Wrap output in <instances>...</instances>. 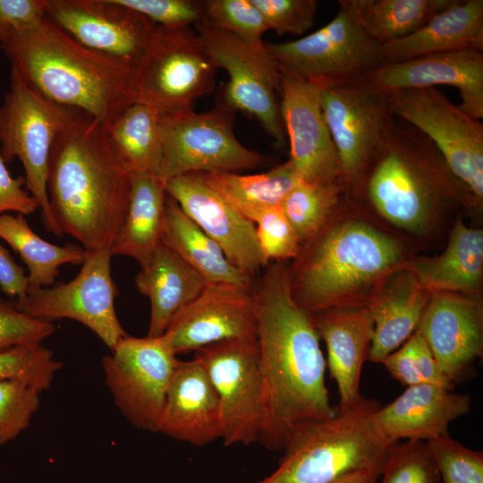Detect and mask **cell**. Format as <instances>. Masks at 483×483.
<instances>
[{"instance_id": "1", "label": "cell", "mask_w": 483, "mask_h": 483, "mask_svg": "<svg viewBox=\"0 0 483 483\" xmlns=\"http://www.w3.org/2000/svg\"><path fill=\"white\" fill-rule=\"evenodd\" d=\"M256 339L265 388V418L258 442L283 451L301 424L333 417L326 360L309 312L293 297L289 267L269 262L255 286Z\"/></svg>"}, {"instance_id": "2", "label": "cell", "mask_w": 483, "mask_h": 483, "mask_svg": "<svg viewBox=\"0 0 483 483\" xmlns=\"http://www.w3.org/2000/svg\"><path fill=\"white\" fill-rule=\"evenodd\" d=\"M47 186L63 234L87 251L110 248L126 215L131 173L114 150L106 126L76 112L52 146Z\"/></svg>"}, {"instance_id": "3", "label": "cell", "mask_w": 483, "mask_h": 483, "mask_svg": "<svg viewBox=\"0 0 483 483\" xmlns=\"http://www.w3.org/2000/svg\"><path fill=\"white\" fill-rule=\"evenodd\" d=\"M0 47L32 89L106 127L135 102L136 67L83 46L47 15Z\"/></svg>"}, {"instance_id": "4", "label": "cell", "mask_w": 483, "mask_h": 483, "mask_svg": "<svg viewBox=\"0 0 483 483\" xmlns=\"http://www.w3.org/2000/svg\"><path fill=\"white\" fill-rule=\"evenodd\" d=\"M355 187L378 214L412 232L422 231L443 203L474 197L436 145L394 116Z\"/></svg>"}, {"instance_id": "5", "label": "cell", "mask_w": 483, "mask_h": 483, "mask_svg": "<svg viewBox=\"0 0 483 483\" xmlns=\"http://www.w3.org/2000/svg\"><path fill=\"white\" fill-rule=\"evenodd\" d=\"M302 246L289 276L294 299L309 313L366 306L367 292L402 260L394 240L360 221L324 226Z\"/></svg>"}, {"instance_id": "6", "label": "cell", "mask_w": 483, "mask_h": 483, "mask_svg": "<svg viewBox=\"0 0 483 483\" xmlns=\"http://www.w3.org/2000/svg\"><path fill=\"white\" fill-rule=\"evenodd\" d=\"M380 406L362 395L329 419L301 424L287 440L277 468L254 483H332L361 470L380 476L394 445L374 420Z\"/></svg>"}, {"instance_id": "7", "label": "cell", "mask_w": 483, "mask_h": 483, "mask_svg": "<svg viewBox=\"0 0 483 483\" xmlns=\"http://www.w3.org/2000/svg\"><path fill=\"white\" fill-rule=\"evenodd\" d=\"M77 111L47 100L11 69L9 89L0 106V155L5 164L20 160L26 189L39 204L45 227L57 237L64 234L49 206V157L57 134Z\"/></svg>"}, {"instance_id": "8", "label": "cell", "mask_w": 483, "mask_h": 483, "mask_svg": "<svg viewBox=\"0 0 483 483\" xmlns=\"http://www.w3.org/2000/svg\"><path fill=\"white\" fill-rule=\"evenodd\" d=\"M234 111L217 104L209 111L192 109L160 114L162 161L158 178L165 184L192 173H237L266 162L260 153L243 146L233 131Z\"/></svg>"}, {"instance_id": "9", "label": "cell", "mask_w": 483, "mask_h": 483, "mask_svg": "<svg viewBox=\"0 0 483 483\" xmlns=\"http://www.w3.org/2000/svg\"><path fill=\"white\" fill-rule=\"evenodd\" d=\"M216 71L196 30L157 26L137 67L135 102L160 114L191 110L214 90Z\"/></svg>"}, {"instance_id": "10", "label": "cell", "mask_w": 483, "mask_h": 483, "mask_svg": "<svg viewBox=\"0 0 483 483\" xmlns=\"http://www.w3.org/2000/svg\"><path fill=\"white\" fill-rule=\"evenodd\" d=\"M195 30L217 69L229 76L221 103L257 119L275 142L284 146L286 133L278 99L281 68L265 44H248L205 22L195 25Z\"/></svg>"}, {"instance_id": "11", "label": "cell", "mask_w": 483, "mask_h": 483, "mask_svg": "<svg viewBox=\"0 0 483 483\" xmlns=\"http://www.w3.org/2000/svg\"><path fill=\"white\" fill-rule=\"evenodd\" d=\"M390 113L427 136L452 173L479 200L483 198V125L436 88L387 93Z\"/></svg>"}, {"instance_id": "12", "label": "cell", "mask_w": 483, "mask_h": 483, "mask_svg": "<svg viewBox=\"0 0 483 483\" xmlns=\"http://www.w3.org/2000/svg\"><path fill=\"white\" fill-rule=\"evenodd\" d=\"M218 396L226 446L258 442L265 388L256 338L219 341L195 351Z\"/></svg>"}, {"instance_id": "13", "label": "cell", "mask_w": 483, "mask_h": 483, "mask_svg": "<svg viewBox=\"0 0 483 483\" xmlns=\"http://www.w3.org/2000/svg\"><path fill=\"white\" fill-rule=\"evenodd\" d=\"M163 335H127L102 359L114 404L137 428L158 432L166 391L178 362Z\"/></svg>"}, {"instance_id": "14", "label": "cell", "mask_w": 483, "mask_h": 483, "mask_svg": "<svg viewBox=\"0 0 483 483\" xmlns=\"http://www.w3.org/2000/svg\"><path fill=\"white\" fill-rule=\"evenodd\" d=\"M265 47L282 68L320 86L363 79L384 62L380 45L340 4L335 17L321 29Z\"/></svg>"}, {"instance_id": "15", "label": "cell", "mask_w": 483, "mask_h": 483, "mask_svg": "<svg viewBox=\"0 0 483 483\" xmlns=\"http://www.w3.org/2000/svg\"><path fill=\"white\" fill-rule=\"evenodd\" d=\"M110 249L87 251L77 275L67 283L29 290L15 302L23 313L43 321L69 318L90 329L112 350L128 334L114 308L117 289L111 274Z\"/></svg>"}, {"instance_id": "16", "label": "cell", "mask_w": 483, "mask_h": 483, "mask_svg": "<svg viewBox=\"0 0 483 483\" xmlns=\"http://www.w3.org/2000/svg\"><path fill=\"white\" fill-rule=\"evenodd\" d=\"M321 103L346 191L356 186L393 117L388 95L360 79L322 85Z\"/></svg>"}, {"instance_id": "17", "label": "cell", "mask_w": 483, "mask_h": 483, "mask_svg": "<svg viewBox=\"0 0 483 483\" xmlns=\"http://www.w3.org/2000/svg\"><path fill=\"white\" fill-rule=\"evenodd\" d=\"M46 15L83 46L136 68L157 28L116 0H48Z\"/></svg>"}, {"instance_id": "18", "label": "cell", "mask_w": 483, "mask_h": 483, "mask_svg": "<svg viewBox=\"0 0 483 483\" xmlns=\"http://www.w3.org/2000/svg\"><path fill=\"white\" fill-rule=\"evenodd\" d=\"M257 324L255 285L209 283L174 314L163 336L178 355L223 340L256 338Z\"/></svg>"}, {"instance_id": "19", "label": "cell", "mask_w": 483, "mask_h": 483, "mask_svg": "<svg viewBox=\"0 0 483 483\" xmlns=\"http://www.w3.org/2000/svg\"><path fill=\"white\" fill-rule=\"evenodd\" d=\"M281 68L280 107L290 158L301 181L342 182V168L321 103V86Z\"/></svg>"}, {"instance_id": "20", "label": "cell", "mask_w": 483, "mask_h": 483, "mask_svg": "<svg viewBox=\"0 0 483 483\" xmlns=\"http://www.w3.org/2000/svg\"><path fill=\"white\" fill-rule=\"evenodd\" d=\"M165 191L238 269L254 278L268 265L255 225L208 185L201 174L174 177L165 182Z\"/></svg>"}, {"instance_id": "21", "label": "cell", "mask_w": 483, "mask_h": 483, "mask_svg": "<svg viewBox=\"0 0 483 483\" xmlns=\"http://www.w3.org/2000/svg\"><path fill=\"white\" fill-rule=\"evenodd\" d=\"M416 331L454 385L482 357V304L454 292H431Z\"/></svg>"}, {"instance_id": "22", "label": "cell", "mask_w": 483, "mask_h": 483, "mask_svg": "<svg viewBox=\"0 0 483 483\" xmlns=\"http://www.w3.org/2000/svg\"><path fill=\"white\" fill-rule=\"evenodd\" d=\"M363 79L386 93L406 89L454 87L459 107L470 117H483V53L474 49L383 62Z\"/></svg>"}, {"instance_id": "23", "label": "cell", "mask_w": 483, "mask_h": 483, "mask_svg": "<svg viewBox=\"0 0 483 483\" xmlns=\"http://www.w3.org/2000/svg\"><path fill=\"white\" fill-rule=\"evenodd\" d=\"M158 432L193 445L222 438L217 394L199 360H178L170 380Z\"/></svg>"}, {"instance_id": "24", "label": "cell", "mask_w": 483, "mask_h": 483, "mask_svg": "<svg viewBox=\"0 0 483 483\" xmlns=\"http://www.w3.org/2000/svg\"><path fill=\"white\" fill-rule=\"evenodd\" d=\"M471 399L442 386L419 384L373 414L382 435L391 444L401 439L429 441L447 435L449 425L469 413Z\"/></svg>"}, {"instance_id": "25", "label": "cell", "mask_w": 483, "mask_h": 483, "mask_svg": "<svg viewBox=\"0 0 483 483\" xmlns=\"http://www.w3.org/2000/svg\"><path fill=\"white\" fill-rule=\"evenodd\" d=\"M319 339L326 344L327 366L339 393V407L355 403L369 357L373 322L366 306L340 307L310 313Z\"/></svg>"}, {"instance_id": "26", "label": "cell", "mask_w": 483, "mask_h": 483, "mask_svg": "<svg viewBox=\"0 0 483 483\" xmlns=\"http://www.w3.org/2000/svg\"><path fill=\"white\" fill-rule=\"evenodd\" d=\"M380 49L384 62L462 49L483 52V0H453L421 28Z\"/></svg>"}, {"instance_id": "27", "label": "cell", "mask_w": 483, "mask_h": 483, "mask_svg": "<svg viewBox=\"0 0 483 483\" xmlns=\"http://www.w3.org/2000/svg\"><path fill=\"white\" fill-rule=\"evenodd\" d=\"M208 283L162 242L140 266L135 278L138 291L150 301L147 336L164 335L170 320L194 300Z\"/></svg>"}, {"instance_id": "28", "label": "cell", "mask_w": 483, "mask_h": 483, "mask_svg": "<svg viewBox=\"0 0 483 483\" xmlns=\"http://www.w3.org/2000/svg\"><path fill=\"white\" fill-rule=\"evenodd\" d=\"M430 295L412 274L391 279L371 295L366 305L373 322L370 361L381 363L415 332Z\"/></svg>"}, {"instance_id": "29", "label": "cell", "mask_w": 483, "mask_h": 483, "mask_svg": "<svg viewBox=\"0 0 483 483\" xmlns=\"http://www.w3.org/2000/svg\"><path fill=\"white\" fill-rule=\"evenodd\" d=\"M411 270L419 285L429 292L474 293L482 279V230L457 221L445 250L439 256L415 258Z\"/></svg>"}, {"instance_id": "30", "label": "cell", "mask_w": 483, "mask_h": 483, "mask_svg": "<svg viewBox=\"0 0 483 483\" xmlns=\"http://www.w3.org/2000/svg\"><path fill=\"white\" fill-rule=\"evenodd\" d=\"M165 184L148 173H131V187L126 215L112 245L114 255L134 258L145 264L161 242Z\"/></svg>"}, {"instance_id": "31", "label": "cell", "mask_w": 483, "mask_h": 483, "mask_svg": "<svg viewBox=\"0 0 483 483\" xmlns=\"http://www.w3.org/2000/svg\"><path fill=\"white\" fill-rule=\"evenodd\" d=\"M161 242L208 283L254 286L253 278L238 269L220 246L196 225L168 195Z\"/></svg>"}, {"instance_id": "32", "label": "cell", "mask_w": 483, "mask_h": 483, "mask_svg": "<svg viewBox=\"0 0 483 483\" xmlns=\"http://www.w3.org/2000/svg\"><path fill=\"white\" fill-rule=\"evenodd\" d=\"M199 174L208 185L252 223L262 211L281 206L301 181L290 160L254 174L232 172Z\"/></svg>"}, {"instance_id": "33", "label": "cell", "mask_w": 483, "mask_h": 483, "mask_svg": "<svg viewBox=\"0 0 483 483\" xmlns=\"http://www.w3.org/2000/svg\"><path fill=\"white\" fill-rule=\"evenodd\" d=\"M0 239L7 242L27 266L29 290L52 286L61 266L82 265L87 256V250L80 246L55 245L41 238L21 214L0 216Z\"/></svg>"}, {"instance_id": "34", "label": "cell", "mask_w": 483, "mask_h": 483, "mask_svg": "<svg viewBox=\"0 0 483 483\" xmlns=\"http://www.w3.org/2000/svg\"><path fill=\"white\" fill-rule=\"evenodd\" d=\"M453 0H340L365 34L379 45L408 36Z\"/></svg>"}, {"instance_id": "35", "label": "cell", "mask_w": 483, "mask_h": 483, "mask_svg": "<svg viewBox=\"0 0 483 483\" xmlns=\"http://www.w3.org/2000/svg\"><path fill=\"white\" fill-rule=\"evenodd\" d=\"M159 116L154 107L134 102L106 127L114 150L130 173L158 177L162 161Z\"/></svg>"}, {"instance_id": "36", "label": "cell", "mask_w": 483, "mask_h": 483, "mask_svg": "<svg viewBox=\"0 0 483 483\" xmlns=\"http://www.w3.org/2000/svg\"><path fill=\"white\" fill-rule=\"evenodd\" d=\"M345 188L337 182H306L301 181L281 204L301 244L313 239L326 225L339 207Z\"/></svg>"}, {"instance_id": "37", "label": "cell", "mask_w": 483, "mask_h": 483, "mask_svg": "<svg viewBox=\"0 0 483 483\" xmlns=\"http://www.w3.org/2000/svg\"><path fill=\"white\" fill-rule=\"evenodd\" d=\"M391 377L406 387L433 384L453 389L418 331L381 362Z\"/></svg>"}, {"instance_id": "38", "label": "cell", "mask_w": 483, "mask_h": 483, "mask_svg": "<svg viewBox=\"0 0 483 483\" xmlns=\"http://www.w3.org/2000/svg\"><path fill=\"white\" fill-rule=\"evenodd\" d=\"M63 363L41 343L17 345L0 352V381H22L39 394L47 390Z\"/></svg>"}, {"instance_id": "39", "label": "cell", "mask_w": 483, "mask_h": 483, "mask_svg": "<svg viewBox=\"0 0 483 483\" xmlns=\"http://www.w3.org/2000/svg\"><path fill=\"white\" fill-rule=\"evenodd\" d=\"M205 23L254 46H263L268 30L260 11L251 0L203 1Z\"/></svg>"}, {"instance_id": "40", "label": "cell", "mask_w": 483, "mask_h": 483, "mask_svg": "<svg viewBox=\"0 0 483 483\" xmlns=\"http://www.w3.org/2000/svg\"><path fill=\"white\" fill-rule=\"evenodd\" d=\"M441 483H483V453L470 449L449 434L426 442Z\"/></svg>"}, {"instance_id": "41", "label": "cell", "mask_w": 483, "mask_h": 483, "mask_svg": "<svg viewBox=\"0 0 483 483\" xmlns=\"http://www.w3.org/2000/svg\"><path fill=\"white\" fill-rule=\"evenodd\" d=\"M379 478L377 483H441L424 441L391 445Z\"/></svg>"}, {"instance_id": "42", "label": "cell", "mask_w": 483, "mask_h": 483, "mask_svg": "<svg viewBox=\"0 0 483 483\" xmlns=\"http://www.w3.org/2000/svg\"><path fill=\"white\" fill-rule=\"evenodd\" d=\"M39 393L19 380L0 381V445L16 438L39 407Z\"/></svg>"}, {"instance_id": "43", "label": "cell", "mask_w": 483, "mask_h": 483, "mask_svg": "<svg viewBox=\"0 0 483 483\" xmlns=\"http://www.w3.org/2000/svg\"><path fill=\"white\" fill-rule=\"evenodd\" d=\"M253 224L259 247L268 262L297 258L301 246L281 206L262 211Z\"/></svg>"}, {"instance_id": "44", "label": "cell", "mask_w": 483, "mask_h": 483, "mask_svg": "<svg viewBox=\"0 0 483 483\" xmlns=\"http://www.w3.org/2000/svg\"><path fill=\"white\" fill-rule=\"evenodd\" d=\"M260 11L268 30L277 35L301 36L314 23L316 0H251Z\"/></svg>"}, {"instance_id": "45", "label": "cell", "mask_w": 483, "mask_h": 483, "mask_svg": "<svg viewBox=\"0 0 483 483\" xmlns=\"http://www.w3.org/2000/svg\"><path fill=\"white\" fill-rule=\"evenodd\" d=\"M140 13L157 26L187 28L204 21L203 1L195 0H116Z\"/></svg>"}, {"instance_id": "46", "label": "cell", "mask_w": 483, "mask_h": 483, "mask_svg": "<svg viewBox=\"0 0 483 483\" xmlns=\"http://www.w3.org/2000/svg\"><path fill=\"white\" fill-rule=\"evenodd\" d=\"M55 332L54 323L34 318L0 296V352L27 343H41Z\"/></svg>"}, {"instance_id": "47", "label": "cell", "mask_w": 483, "mask_h": 483, "mask_svg": "<svg viewBox=\"0 0 483 483\" xmlns=\"http://www.w3.org/2000/svg\"><path fill=\"white\" fill-rule=\"evenodd\" d=\"M48 0H0V44L46 16Z\"/></svg>"}, {"instance_id": "48", "label": "cell", "mask_w": 483, "mask_h": 483, "mask_svg": "<svg viewBox=\"0 0 483 483\" xmlns=\"http://www.w3.org/2000/svg\"><path fill=\"white\" fill-rule=\"evenodd\" d=\"M24 185V176L13 178L0 155V216L7 212L26 216L39 208L38 202Z\"/></svg>"}, {"instance_id": "49", "label": "cell", "mask_w": 483, "mask_h": 483, "mask_svg": "<svg viewBox=\"0 0 483 483\" xmlns=\"http://www.w3.org/2000/svg\"><path fill=\"white\" fill-rule=\"evenodd\" d=\"M0 289L13 301H21L29 292L28 275L0 242Z\"/></svg>"}, {"instance_id": "50", "label": "cell", "mask_w": 483, "mask_h": 483, "mask_svg": "<svg viewBox=\"0 0 483 483\" xmlns=\"http://www.w3.org/2000/svg\"><path fill=\"white\" fill-rule=\"evenodd\" d=\"M379 475L373 471L361 470L350 473L332 483H377Z\"/></svg>"}]
</instances>
